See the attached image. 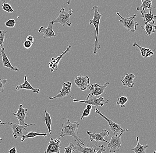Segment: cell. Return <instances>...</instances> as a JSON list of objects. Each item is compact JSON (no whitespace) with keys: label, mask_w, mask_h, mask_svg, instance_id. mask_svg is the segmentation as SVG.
<instances>
[{"label":"cell","mask_w":156,"mask_h":153,"mask_svg":"<svg viewBox=\"0 0 156 153\" xmlns=\"http://www.w3.org/2000/svg\"><path fill=\"white\" fill-rule=\"evenodd\" d=\"M152 9L149 10V12H141V17L143 19V20L145 22L149 23L153 20H155L156 19V16H154L152 13Z\"/></svg>","instance_id":"cell-24"},{"label":"cell","mask_w":156,"mask_h":153,"mask_svg":"<svg viewBox=\"0 0 156 153\" xmlns=\"http://www.w3.org/2000/svg\"><path fill=\"white\" fill-rule=\"evenodd\" d=\"M116 14L120 17V19H119V20L124 27L132 33H134L136 31V27L139 25L138 22L133 20L136 17V14L133 15V16L128 18H124L122 17L119 12H117Z\"/></svg>","instance_id":"cell-4"},{"label":"cell","mask_w":156,"mask_h":153,"mask_svg":"<svg viewBox=\"0 0 156 153\" xmlns=\"http://www.w3.org/2000/svg\"><path fill=\"white\" fill-rule=\"evenodd\" d=\"M16 24L15 20L13 19H9L7 21L5 22V25L6 27L8 28H12L14 27L15 26V24Z\"/></svg>","instance_id":"cell-30"},{"label":"cell","mask_w":156,"mask_h":153,"mask_svg":"<svg viewBox=\"0 0 156 153\" xmlns=\"http://www.w3.org/2000/svg\"><path fill=\"white\" fill-rule=\"evenodd\" d=\"M92 9L94 11V13L93 17L92 19L90 20V25H94L95 29L96 32V37H95V40L93 44V52L94 54H96L97 53L98 50L101 47L100 44L98 42V33H99V26L100 24V19L104 13L100 14L99 12V9H98V6H94L93 7Z\"/></svg>","instance_id":"cell-2"},{"label":"cell","mask_w":156,"mask_h":153,"mask_svg":"<svg viewBox=\"0 0 156 153\" xmlns=\"http://www.w3.org/2000/svg\"><path fill=\"white\" fill-rule=\"evenodd\" d=\"M137 144L136 147L133 148L131 149L132 151H133L134 153H146V150L148 148V145H142L139 143V138L138 136L136 137Z\"/></svg>","instance_id":"cell-25"},{"label":"cell","mask_w":156,"mask_h":153,"mask_svg":"<svg viewBox=\"0 0 156 153\" xmlns=\"http://www.w3.org/2000/svg\"><path fill=\"white\" fill-rule=\"evenodd\" d=\"M118 101H116V105H119L121 108H125V104L128 101V98L126 96L118 97Z\"/></svg>","instance_id":"cell-28"},{"label":"cell","mask_w":156,"mask_h":153,"mask_svg":"<svg viewBox=\"0 0 156 153\" xmlns=\"http://www.w3.org/2000/svg\"><path fill=\"white\" fill-rule=\"evenodd\" d=\"M45 112V123L48 129L49 135L51 134V115L49 113L47 112L46 110H44Z\"/></svg>","instance_id":"cell-27"},{"label":"cell","mask_w":156,"mask_h":153,"mask_svg":"<svg viewBox=\"0 0 156 153\" xmlns=\"http://www.w3.org/2000/svg\"><path fill=\"white\" fill-rule=\"evenodd\" d=\"M9 153H17V150L15 147H13L9 151Z\"/></svg>","instance_id":"cell-38"},{"label":"cell","mask_w":156,"mask_h":153,"mask_svg":"<svg viewBox=\"0 0 156 153\" xmlns=\"http://www.w3.org/2000/svg\"><path fill=\"white\" fill-rule=\"evenodd\" d=\"M71 48H72V46L70 45H68L67 46L66 50L65 51H63L62 54H60L59 56H58L56 58H54V57L51 58V60H50L49 63V67L50 68L51 72H53L54 71V70L55 69H57L59 62H60V60L62 59L63 55L68 51H70L71 50Z\"/></svg>","instance_id":"cell-17"},{"label":"cell","mask_w":156,"mask_h":153,"mask_svg":"<svg viewBox=\"0 0 156 153\" xmlns=\"http://www.w3.org/2000/svg\"><path fill=\"white\" fill-rule=\"evenodd\" d=\"M48 135V133H37V132H34V131H30L28 134L22 135V138L21 139V142H23L25 139H29V138H34L37 136H43L46 139H48L47 137V135Z\"/></svg>","instance_id":"cell-26"},{"label":"cell","mask_w":156,"mask_h":153,"mask_svg":"<svg viewBox=\"0 0 156 153\" xmlns=\"http://www.w3.org/2000/svg\"><path fill=\"white\" fill-rule=\"evenodd\" d=\"M74 144L70 143L69 146L66 147L64 149V153H73V148L74 147Z\"/></svg>","instance_id":"cell-32"},{"label":"cell","mask_w":156,"mask_h":153,"mask_svg":"<svg viewBox=\"0 0 156 153\" xmlns=\"http://www.w3.org/2000/svg\"><path fill=\"white\" fill-rule=\"evenodd\" d=\"M87 133L88 135L89 136L90 140L91 142L93 141H95L96 142H104L109 144L110 142L104 139L105 137H107L109 136V131L106 129H103L101 131L100 133L98 134H95V133H93V132H90V131H87Z\"/></svg>","instance_id":"cell-10"},{"label":"cell","mask_w":156,"mask_h":153,"mask_svg":"<svg viewBox=\"0 0 156 153\" xmlns=\"http://www.w3.org/2000/svg\"><path fill=\"white\" fill-rule=\"evenodd\" d=\"M7 33V31L6 30L0 31V47H3L5 38V34Z\"/></svg>","instance_id":"cell-31"},{"label":"cell","mask_w":156,"mask_h":153,"mask_svg":"<svg viewBox=\"0 0 156 153\" xmlns=\"http://www.w3.org/2000/svg\"><path fill=\"white\" fill-rule=\"evenodd\" d=\"M73 11L72 9H69L68 12L65 11L64 8L61 9L59 11V14L57 18L53 20L54 23H58L61 24L63 27L68 26L70 27L72 22L70 21V17L73 14Z\"/></svg>","instance_id":"cell-3"},{"label":"cell","mask_w":156,"mask_h":153,"mask_svg":"<svg viewBox=\"0 0 156 153\" xmlns=\"http://www.w3.org/2000/svg\"><path fill=\"white\" fill-rule=\"evenodd\" d=\"M0 140H2V139H1V137H0Z\"/></svg>","instance_id":"cell-44"},{"label":"cell","mask_w":156,"mask_h":153,"mask_svg":"<svg viewBox=\"0 0 156 153\" xmlns=\"http://www.w3.org/2000/svg\"><path fill=\"white\" fill-rule=\"evenodd\" d=\"M2 3V7L4 11L8 13H12V12H14V10L9 4L8 3L6 2H3Z\"/></svg>","instance_id":"cell-29"},{"label":"cell","mask_w":156,"mask_h":153,"mask_svg":"<svg viewBox=\"0 0 156 153\" xmlns=\"http://www.w3.org/2000/svg\"><path fill=\"white\" fill-rule=\"evenodd\" d=\"M28 109H24L23 108V105L20 104V107L16 113H13V115L14 117L17 119L19 122V124L22 126H30L35 125V123L32 124H27L25 123L24 121L25 118L28 115Z\"/></svg>","instance_id":"cell-9"},{"label":"cell","mask_w":156,"mask_h":153,"mask_svg":"<svg viewBox=\"0 0 156 153\" xmlns=\"http://www.w3.org/2000/svg\"><path fill=\"white\" fill-rule=\"evenodd\" d=\"M33 44L32 43L30 42V41H29L28 40L24 41V44H23V46L24 48L26 49H29L32 47L33 46Z\"/></svg>","instance_id":"cell-35"},{"label":"cell","mask_w":156,"mask_h":153,"mask_svg":"<svg viewBox=\"0 0 156 153\" xmlns=\"http://www.w3.org/2000/svg\"><path fill=\"white\" fill-rule=\"evenodd\" d=\"M71 2H72V0H68V2H67V4L68 5H70L71 4Z\"/></svg>","instance_id":"cell-41"},{"label":"cell","mask_w":156,"mask_h":153,"mask_svg":"<svg viewBox=\"0 0 156 153\" xmlns=\"http://www.w3.org/2000/svg\"><path fill=\"white\" fill-rule=\"evenodd\" d=\"M1 52H2V54H0V55L2 56V59L3 66H4V67H6V68L9 69L10 70L15 71H19V68L13 67L9 59L6 54L5 53V48L3 47H2V48H1Z\"/></svg>","instance_id":"cell-19"},{"label":"cell","mask_w":156,"mask_h":153,"mask_svg":"<svg viewBox=\"0 0 156 153\" xmlns=\"http://www.w3.org/2000/svg\"><path fill=\"white\" fill-rule=\"evenodd\" d=\"M23 89H26V90H31L34 92H36L37 93H39L40 92V89H39L34 88L32 85H31L29 82L27 80V78L26 75H24V82L22 84L18 85H17L16 87V89L17 91L20 90H22Z\"/></svg>","instance_id":"cell-18"},{"label":"cell","mask_w":156,"mask_h":153,"mask_svg":"<svg viewBox=\"0 0 156 153\" xmlns=\"http://www.w3.org/2000/svg\"><path fill=\"white\" fill-rule=\"evenodd\" d=\"M8 124L11 127L12 130V134L13 137L15 139H17L18 137H22L23 135V131L25 130L27 131L26 128L29 126H22L18 123H14L8 122Z\"/></svg>","instance_id":"cell-12"},{"label":"cell","mask_w":156,"mask_h":153,"mask_svg":"<svg viewBox=\"0 0 156 153\" xmlns=\"http://www.w3.org/2000/svg\"><path fill=\"white\" fill-rule=\"evenodd\" d=\"M7 79H0V92H3L6 83L7 82Z\"/></svg>","instance_id":"cell-33"},{"label":"cell","mask_w":156,"mask_h":153,"mask_svg":"<svg viewBox=\"0 0 156 153\" xmlns=\"http://www.w3.org/2000/svg\"><path fill=\"white\" fill-rule=\"evenodd\" d=\"M72 87V83L70 82H64L62 86V89L60 92L57 95L53 97H49V100H53L56 98H62L67 96H69V93L71 92V89Z\"/></svg>","instance_id":"cell-16"},{"label":"cell","mask_w":156,"mask_h":153,"mask_svg":"<svg viewBox=\"0 0 156 153\" xmlns=\"http://www.w3.org/2000/svg\"><path fill=\"white\" fill-rule=\"evenodd\" d=\"M106 151V148L103 145H102L101 146H100L99 149H98V151L95 153H102V152L105 151Z\"/></svg>","instance_id":"cell-36"},{"label":"cell","mask_w":156,"mask_h":153,"mask_svg":"<svg viewBox=\"0 0 156 153\" xmlns=\"http://www.w3.org/2000/svg\"><path fill=\"white\" fill-rule=\"evenodd\" d=\"M80 123L77 121H75L74 123H72L69 119H67L66 122L62 124V130L60 133V140L61 138L65 136H71L80 145L85 147V144L83 143L82 140L80 139L78 136V129Z\"/></svg>","instance_id":"cell-1"},{"label":"cell","mask_w":156,"mask_h":153,"mask_svg":"<svg viewBox=\"0 0 156 153\" xmlns=\"http://www.w3.org/2000/svg\"><path fill=\"white\" fill-rule=\"evenodd\" d=\"M155 22V20H153L149 23L145 22V26H141L142 29L145 30L146 32L145 35L146 36H151L155 32L156 26L154 25Z\"/></svg>","instance_id":"cell-21"},{"label":"cell","mask_w":156,"mask_h":153,"mask_svg":"<svg viewBox=\"0 0 156 153\" xmlns=\"http://www.w3.org/2000/svg\"><path fill=\"white\" fill-rule=\"evenodd\" d=\"M154 0H141V5L136 8V10L140 12H146V10L152 9V8H154L152 5V2Z\"/></svg>","instance_id":"cell-23"},{"label":"cell","mask_w":156,"mask_h":153,"mask_svg":"<svg viewBox=\"0 0 156 153\" xmlns=\"http://www.w3.org/2000/svg\"><path fill=\"white\" fill-rule=\"evenodd\" d=\"M90 112H91V110H88L87 109H85L84 111H83L82 115V116L81 117L80 120H82L84 118L89 116L90 115Z\"/></svg>","instance_id":"cell-34"},{"label":"cell","mask_w":156,"mask_h":153,"mask_svg":"<svg viewBox=\"0 0 156 153\" xmlns=\"http://www.w3.org/2000/svg\"><path fill=\"white\" fill-rule=\"evenodd\" d=\"M61 141L59 139L50 138V142L46 149L44 151L45 153H60V144Z\"/></svg>","instance_id":"cell-13"},{"label":"cell","mask_w":156,"mask_h":153,"mask_svg":"<svg viewBox=\"0 0 156 153\" xmlns=\"http://www.w3.org/2000/svg\"><path fill=\"white\" fill-rule=\"evenodd\" d=\"M132 46L133 47H136L138 48V49L140 50L141 56L144 58H146L148 57H152V55L154 54L153 50H151L149 48L142 47L136 43H133L132 44Z\"/></svg>","instance_id":"cell-22"},{"label":"cell","mask_w":156,"mask_h":153,"mask_svg":"<svg viewBox=\"0 0 156 153\" xmlns=\"http://www.w3.org/2000/svg\"><path fill=\"white\" fill-rule=\"evenodd\" d=\"M123 133L119 135H112L110 143L107 145L110 153H115L121 148V137Z\"/></svg>","instance_id":"cell-7"},{"label":"cell","mask_w":156,"mask_h":153,"mask_svg":"<svg viewBox=\"0 0 156 153\" xmlns=\"http://www.w3.org/2000/svg\"><path fill=\"white\" fill-rule=\"evenodd\" d=\"M74 82L76 85L82 91L86 90L90 85V78L87 76H78L74 79Z\"/></svg>","instance_id":"cell-11"},{"label":"cell","mask_w":156,"mask_h":153,"mask_svg":"<svg viewBox=\"0 0 156 153\" xmlns=\"http://www.w3.org/2000/svg\"><path fill=\"white\" fill-rule=\"evenodd\" d=\"M26 40H28L29 41H30V42L34 44V39L33 36H31V35L28 36V37H26Z\"/></svg>","instance_id":"cell-37"},{"label":"cell","mask_w":156,"mask_h":153,"mask_svg":"<svg viewBox=\"0 0 156 153\" xmlns=\"http://www.w3.org/2000/svg\"><path fill=\"white\" fill-rule=\"evenodd\" d=\"M98 142H96L95 145L93 148H86L82 147L81 145L77 143L76 146H74L73 148V151L74 152H81L82 153H95L98 151L100 146H97Z\"/></svg>","instance_id":"cell-14"},{"label":"cell","mask_w":156,"mask_h":153,"mask_svg":"<svg viewBox=\"0 0 156 153\" xmlns=\"http://www.w3.org/2000/svg\"><path fill=\"white\" fill-rule=\"evenodd\" d=\"M92 108V105H87L86 106V109L88 110H91Z\"/></svg>","instance_id":"cell-39"},{"label":"cell","mask_w":156,"mask_h":153,"mask_svg":"<svg viewBox=\"0 0 156 153\" xmlns=\"http://www.w3.org/2000/svg\"><path fill=\"white\" fill-rule=\"evenodd\" d=\"M135 78V75L133 74H126L124 78L122 79L121 81L123 86L132 88L134 85L133 79Z\"/></svg>","instance_id":"cell-20"},{"label":"cell","mask_w":156,"mask_h":153,"mask_svg":"<svg viewBox=\"0 0 156 153\" xmlns=\"http://www.w3.org/2000/svg\"><path fill=\"white\" fill-rule=\"evenodd\" d=\"M0 124L5 125L7 124V123H2V120H0Z\"/></svg>","instance_id":"cell-40"},{"label":"cell","mask_w":156,"mask_h":153,"mask_svg":"<svg viewBox=\"0 0 156 153\" xmlns=\"http://www.w3.org/2000/svg\"><path fill=\"white\" fill-rule=\"evenodd\" d=\"M154 153H156V150L154 151Z\"/></svg>","instance_id":"cell-43"},{"label":"cell","mask_w":156,"mask_h":153,"mask_svg":"<svg viewBox=\"0 0 156 153\" xmlns=\"http://www.w3.org/2000/svg\"><path fill=\"white\" fill-rule=\"evenodd\" d=\"M1 1H2V2H6V1H5V0H1Z\"/></svg>","instance_id":"cell-42"},{"label":"cell","mask_w":156,"mask_h":153,"mask_svg":"<svg viewBox=\"0 0 156 153\" xmlns=\"http://www.w3.org/2000/svg\"><path fill=\"white\" fill-rule=\"evenodd\" d=\"M94 111L95 113L99 115H100L101 117H102L104 119L106 120L108 123L109 126V128L112 130V132H113L115 135H119L122 133H124L125 131H128L129 130L128 129H123L121 127L120 125L117 124L115 123L112 120L107 118L106 116L102 114V113L100 112L98 109L97 108H95Z\"/></svg>","instance_id":"cell-5"},{"label":"cell","mask_w":156,"mask_h":153,"mask_svg":"<svg viewBox=\"0 0 156 153\" xmlns=\"http://www.w3.org/2000/svg\"><path fill=\"white\" fill-rule=\"evenodd\" d=\"M70 97L73 98L74 102H81V103H84L86 105H90L96 107H98L99 106L102 107L104 105L108 104V101H109L108 100L106 102L102 103L103 101H105V99L102 96H100L98 98H92V97H89L87 96L86 100H77L72 96H70Z\"/></svg>","instance_id":"cell-6"},{"label":"cell","mask_w":156,"mask_h":153,"mask_svg":"<svg viewBox=\"0 0 156 153\" xmlns=\"http://www.w3.org/2000/svg\"><path fill=\"white\" fill-rule=\"evenodd\" d=\"M54 23L53 20L50 21L49 23L47 28H44L43 26H41L38 30V32L40 33L43 34V38L45 39L46 38L55 37L56 35L55 33L52 28H53Z\"/></svg>","instance_id":"cell-15"},{"label":"cell","mask_w":156,"mask_h":153,"mask_svg":"<svg viewBox=\"0 0 156 153\" xmlns=\"http://www.w3.org/2000/svg\"><path fill=\"white\" fill-rule=\"evenodd\" d=\"M109 84H110V83L108 82H107L102 85H99L96 83L90 85L89 88L90 92L88 95V97H92L93 96H100L104 92L106 88Z\"/></svg>","instance_id":"cell-8"}]
</instances>
